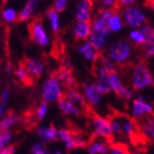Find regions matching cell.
Segmentation results:
<instances>
[{
	"mask_svg": "<svg viewBox=\"0 0 154 154\" xmlns=\"http://www.w3.org/2000/svg\"><path fill=\"white\" fill-rule=\"evenodd\" d=\"M106 55L114 63V65L126 64L131 58L133 46L124 39H118L108 45Z\"/></svg>",
	"mask_w": 154,
	"mask_h": 154,
	"instance_id": "cell-1",
	"label": "cell"
},
{
	"mask_svg": "<svg viewBox=\"0 0 154 154\" xmlns=\"http://www.w3.org/2000/svg\"><path fill=\"white\" fill-rule=\"evenodd\" d=\"M153 77L151 70L142 63L134 65L131 70V85L134 91H143L153 85Z\"/></svg>",
	"mask_w": 154,
	"mask_h": 154,
	"instance_id": "cell-2",
	"label": "cell"
},
{
	"mask_svg": "<svg viewBox=\"0 0 154 154\" xmlns=\"http://www.w3.org/2000/svg\"><path fill=\"white\" fill-rule=\"evenodd\" d=\"M121 16L124 25L131 29H138L141 26L146 25L148 21V15L146 11L139 5H133L127 8H123L121 11Z\"/></svg>",
	"mask_w": 154,
	"mask_h": 154,
	"instance_id": "cell-3",
	"label": "cell"
},
{
	"mask_svg": "<svg viewBox=\"0 0 154 154\" xmlns=\"http://www.w3.org/2000/svg\"><path fill=\"white\" fill-rule=\"evenodd\" d=\"M64 95V86L55 75L48 78L42 84L41 96L45 103H57Z\"/></svg>",
	"mask_w": 154,
	"mask_h": 154,
	"instance_id": "cell-4",
	"label": "cell"
},
{
	"mask_svg": "<svg viewBox=\"0 0 154 154\" xmlns=\"http://www.w3.org/2000/svg\"><path fill=\"white\" fill-rule=\"evenodd\" d=\"M90 127H91V131H92V135L96 139L107 140L110 137H112L110 120L105 118V116H93L91 119Z\"/></svg>",
	"mask_w": 154,
	"mask_h": 154,
	"instance_id": "cell-5",
	"label": "cell"
},
{
	"mask_svg": "<svg viewBox=\"0 0 154 154\" xmlns=\"http://www.w3.org/2000/svg\"><path fill=\"white\" fill-rule=\"evenodd\" d=\"M154 111V106L146 99L142 95H139L131 100V116L138 120H143L152 116Z\"/></svg>",
	"mask_w": 154,
	"mask_h": 154,
	"instance_id": "cell-6",
	"label": "cell"
},
{
	"mask_svg": "<svg viewBox=\"0 0 154 154\" xmlns=\"http://www.w3.org/2000/svg\"><path fill=\"white\" fill-rule=\"evenodd\" d=\"M109 84H110L111 92H114L116 95L121 96L126 100H133L135 98V91L133 88H128L125 86L122 81L121 77L116 71L109 72L108 75Z\"/></svg>",
	"mask_w": 154,
	"mask_h": 154,
	"instance_id": "cell-7",
	"label": "cell"
},
{
	"mask_svg": "<svg viewBox=\"0 0 154 154\" xmlns=\"http://www.w3.org/2000/svg\"><path fill=\"white\" fill-rule=\"evenodd\" d=\"M30 35L32 41L39 46L48 48L51 44V37L41 21H33L31 23Z\"/></svg>",
	"mask_w": 154,
	"mask_h": 154,
	"instance_id": "cell-8",
	"label": "cell"
},
{
	"mask_svg": "<svg viewBox=\"0 0 154 154\" xmlns=\"http://www.w3.org/2000/svg\"><path fill=\"white\" fill-rule=\"evenodd\" d=\"M75 17L77 22L91 23L93 20V3L88 0H80L75 3Z\"/></svg>",
	"mask_w": 154,
	"mask_h": 154,
	"instance_id": "cell-9",
	"label": "cell"
},
{
	"mask_svg": "<svg viewBox=\"0 0 154 154\" xmlns=\"http://www.w3.org/2000/svg\"><path fill=\"white\" fill-rule=\"evenodd\" d=\"M81 92H82V94H83L85 103H88L93 108H98V107H99L100 103H101L103 95L97 91V88H96L94 83H91V82L85 83V84L83 85Z\"/></svg>",
	"mask_w": 154,
	"mask_h": 154,
	"instance_id": "cell-10",
	"label": "cell"
},
{
	"mask_svg": "<svg viewBox=\"0 0 154 154\" xmlns=\"http://www.w3.org/2000/svg\"><path fill=\"white\" fill-rule=\"evenodd\" d=\"M110 37H111V32L109 30H103V31L92 30V33L88 37V41L99 53V52H103V50L108 48Z\"/></svg>",
	"mask_w": 154,
	"mask_h": 154,
	"instance_id": "cell-11",
	"label": "cell"
},
{
	"mask_svg": "<svg viewBox=\"0 0 154 154\" xmlns=\"http://www.w3.org/2000/svg\"><path fill=\"white\" fill-rule=\"evenodd\" d=\"M114 11L112 10H107V9H101L99 12L97 13V15L93 18L91 22L92 25V30L94 31H103L108 30V21L110 16L112 15V13Z\"/></svg>",
	"mask_w": 154,
	"mask_h": 154,
	"instance_id": "cell-12",
	"label": "cell"
},
{
	"mask_svg": "<svg viewBox=\"0 0 154 154\" xmlns=\"http://www.w3.org/2000/svg\"><path fill=\"white\" fill-rule=\"evenodd\" d=\"M77 51L84 60L88 63H95L99 58V53L92 46L88 41H82L78 45Z\"/></svg>",
	"mask_w": 154,
	"mask_h": 154,
	"instance_id": "cell-13",
	"label": "cell"
},
{
	"mask_svg": "<svg viewBox=\"0 0 154 154\" xmlns=\"http://www.w3.org/2000/svg\"><path fill=\"white\" fill-rule=\"evenodd\" d=\"M57 131L58 129L55 128V126L49 125V126H39L37 127L36 131L42 143H48V142H53L56 141L58 139L57 136Z\"/></svg>",
	"mask_w": 154,
	"mask_h": 154,
	"instance_id": "cell-14",
	"label": "cell"
},
{
	"mask_svg": "<svg viewBox=\"0 0 154 154\" xmlns=\"http://www.w3.org/2000/svg\"><path fill=\"white\" fill-rule=\"evenodd\" d=\"M91 33H92V25H91V23L77 22L72 27V35L77 40H80V41H88Z\"/></svg>",
	"mask_w": 154,
	"mask_h": 154,
	"instance_id": "cell-15",
	"label": "cell"
},
{
	"mask_svg": "<svg viewBox=\"0 0 154 154\" xmlns=\"http://www.w3.org/2000/svg\"><path fill=\"white\" fill-rule=\"evenodd\" d=\"M139 131L146 139L154 141V116H150L141 120Z\"/></svg>",
	"mask_w": 154,
	"mask_h": 154,
	"instance_id": "cell-16",
	"label": "cell"
},
{
	"mask_svg": "<svg viewBox=\"0 0 154 154\" xmlns=\"http://www.w3.org/2000/svg\"><path fill=\"white\" fill-rule=\"evenodd\" d=\"M25 68L27 69L29 75H31L32 77H41L43 75L44 70H45V67H44V64L39 60V59L36 58H28L25 62Z\"/></svg>",
	"mask_w": 154,
	"mask_h": 154,
	"instance_id": "cell-17",
	"label": "cell"
},
{
	"mask_svg": "<svg viewBox=\"0 0 154 154\" xmlns=\"http://www.w3.org/2000/svg\"><path fill=\"white\" fill-rule=\"evenodd\" d=\"M58 103V108L59 110L64 113L65 116H79L81 114V108L75 106L73 103H71L68 99H66L65 97L60 98V99L57 101Z\"/></svg>",
	"mask_w": 154,
	"mask_h": 154,
	"instance_id": "cell-18",
	"label": "cell"
},
{
	"mask_svg": "<svg viewBox=\"0 0 154 154\" xmlns=\"http://www.w3.org/2000/svg\"><path fill=\"white\" fill-rule=\"evenodd\" d=\"M57 79L59 80V82L62 83L64 88H73L75 85V80L73 77V73H72V70L66 69V68H62L59 69L57 75H55Z\"/></svg>",
	"mask_w": 154,
	"mask_h": 154,
	"instance_id": "cell-19",
	"label": "cell"
},
{
	"mask_svg": "<svg viewBox=\"0 0 154 154\" xmlns=\"http://www.w3.org/2000/svg\"><path fill=\"white\" fill-rule=\"evenodd\" d=\"M109 149V143L103 139H94L88 143V154H107Z\"/></svg>",
	"mask_w": 154,
	"mask_h": 154,
	"instance_id": "cell-20",
	"label": "cell"
},
{
	"mask_svg": "<svg viewBox=\"0 0 154 154\" xmlns=\"http://www.w3.org/2000/svg\"><path fill=\"white\" fill-rule=\"evenodd\" d=\"M64 97L66 99H68L71 103H73L75 106L81 108L83 106L86 105L85 103V99L83 97V94L81 91H79L78 88H69V90H67L66 93H65Z\"/></svg>",
	"mask_w": 154,
	"mask_h": 154,
	"instance_id": "cell-21",
	"label": "cell"
},
{
	"mask_svg": "<svg viewBox=\"0 0 154 154\" xmlns=\"http://www.w3.org/2000/svg\"><path fill=\"white\" fill-rule=\"evenodd\" d=\"M39 1L38 0H29L27 1V3L25 5L23 9L21 10V12L18 13V18L21 21H28L33 16V13L36 12V10L39 7Z\"/></svg>",
	"mask_w": 154,
	"mask_h": 154,
	"instance_id": "cell-22",
	"label": "cell"
},
{
	"mask_svg": "<svg viewBox=\"0 0 154 154\" xmlns=\"http://www.w3.org/2000/svg\"><path fill=\"white\" fill-rule=\"evenodd\" d=\"M108 30L111 33H119L120 31L123 30L124 28V23L123 20H122L121 14L119 12H114L112 13V15L110 16L108 21Z\"/></svg>",
	"mask_w": 154,
	"mask_h": 154,
	"instance_id": "cell-23",
	"label": "cell"
},
{
	"mask_svg": "<svg viewBox=\"0 0 154 154\" xmlns=\"http://www.w3.org/2000/svg\"><path fill=\"white\" fill-rule=\"evenodd\" d=\"M57 136L58 139L64 143L65 148L68 151L75 149V144H73V133L67 128H60L57 131Z\"/></svg>",
	"mask_w": 154,
	"mask_h": 154,
	"instance_id": "cell-24",
	"label": "cell"
},
{
	"mask_svg": "<svg viewBox=\"0 0 154 154\" xmlns=\"http://www.w3.org/2000/svg\"><path fill=\"white\" fill-rule=\"evenodd\" d=\"M20 121H21V118L18 116L14 113H9L5 116H3V119L0 121V131H10L11 127L20 123Z\"/></svg>",
	"mask_w": 154,
	"mask_h": 154,
	"instance_id": "cell-25",
	"label": "cell"
},
{
	"mask_svg": "<svg viewBox=\"0 0 154 154\" xmlns=\"http://www.w3.org/2000/svg\"><path fill=\"white\" fill-rule=\"evenodd\" d=\"M45 16L48 18L50 24V27H51L52 31L53 32H57L60 28V18H59V14L54 11L53 9H49V10L45 12Z\"/></svg>",
	"mask_w": 154,
	"mask_h": 154,
	"instance_id": "cell-26",
	"label": "cell"
},
{
	"mask_svg": "<svg viewBox=\"0 0 154 154\" xmlns=\"http://www.w3.org/2000/svg\"><path fill=\"white\" fill-rule=\"evenodd\" d=\"M125 118L124 116H114L110 120L111 133L114 137H121L123 135V124Z\"/></svg>",
	"mask_w": 154,
	"mask_h": 154,
	"instance_id": "cell-27",
	"label": "cell"
},
{
	"mask_svg": "<svg viewBox=\"0 0 154 154\" xmlns=\"http://www.w3.org/2000/svg\"><path fill=\"white\" fill-rule=\"evenodd\" d=\"M128 39L131 44H136V45H146V39H144L143 33L141 32L140 28L138 29H131L128 32Z\"/></svg>",
	"mask_w": 154,
	"mask_h": 154,
	"instance_id": "cell-28",
	"label": "cell"
},
{
	"mask_svg": "<svg viewBox=\"0 0 154 154\" xmlns=\"http://www.w3.org/2000/svg\"><path fill=\"white\" fill-rule=\"evenodd\" d=\"M140 30L143 33L144 39H146V44H152L154 43V27L149 24L141 26Z\"/></svg>",
	"mask_w": 154,
	"mask_h": 154,
	"instance_id": "cell-29",
	"label": "cell"
},
{
	"mask_svg": "<svg viewBox=\"0 0 154 154\" xmlns=\"http://www.w3.org/2000/svg\"><path fill=\"white\" fill-rule=\"evenodd\" d=\"M98 60H99V65H98V66L103 67V69L107 70L108 72L116 71V65H114V63H113L106 54L101 55V56L98 58Z\"/></svg>",
	"mask_w": 154,
	"mask_h": 154,
	"instance_id": "cell-30",
	"label": "cell"
},
{
	"mask_svg": "<svg viewBox=\"0 0 154 154\" xmlns=\"http://www.w3.org/2000/svg\"><path fill=\"white\" fill-rule=\"evenodd\" d=\"M13 138V133L11 131H0V152L9 146V143L11 142Z\"/></svg>",
	"mask_w": 154,
	"mask_h": 154,
	"instance_id": "cell-31",
	"label": "cell"
},
{
	"mask_svg": "<svg viewBox=\"0 0 154 154\" xmlns=\"http://www.w3.org/2000/svg\"><path fill=\"white\" fill-rule=\"evenodd\" d=\"M136 131V126L131 120L126 119L124 120V124H123V136L126 138H131L134 136V134Z\"/></svg>",
	"mask_w": 154,
	"mask_h": 154,
	"instance_id": "cell-32",
	"label": "cell"
},
{
	"mask_svg": "<svg viewBox=\"0 0 154 154\" xmlns=\"http://www.w3.org/2000/svg\"><path fill=\"white\" fill-rule=\"evenodd\" d=\"M9 98H10V91L5 90L1 93V97H0V121L5 116V109H7V103H8Z\"/></svg>",
	"mask_w": 154,
	"mask_h": 154,
	"instance_id": "cell-33",
	"label": "cell"
},
{
	"mask_svg": "<svg viewBox=\"0 0 154 154\" xmlns=\"http://www.w3.org/2000/svg\"><path fill=\"white\" fill-rule=\"evenodd\" d=\"M107 154H129V152L123 144L112 143V144H109V149Z\"/></svg>",
	"mask_w": 154,
	"mask_h": 154,
	"instance_id": "cell-34",
	"label": "cell"
},
{
	"mask_svg": "<svg viewBox=\"0 0 154 154\" xmlns=\"http://www.w3.org/2000/svg\"><path fill=\"white\" fill-rule=\"evenodd\" d=\"M14 73H15L16 78H17L20 81H22V82L26 83L29 81V73H28V71H27V69L25 68V66H23V65L18 66L15 69V71H14Z\"/></svg>",
	"mask_w": 154,
	"mask_h": 154,
	"instance_id": "cell-35",
	"label": "cell"
},
{
	"mask_svg": "<svg viewBox=\"0 0 154 154\" xmlns=\"http://www.w3.org/2000/svg\"><path fill=\"white\" fill-rule=\"evenodd\" d=\"M2 17L5 22H8V23H13V22L17 18V12L15 11V9L9 7V8H7V9L3 10Z\"/></svg>",
	"mask_w": 154,
	"mask_h": 154,
	"instance_id": "cell-36",
	"label": "cell"
},
{
	"mask_svg": "<svg viewBox=\"0 0 154 154\" xmlns=\"http://www.w3.org/2000/svg\"><path fill=\"white\" fill-rule=\"evenodd\" d=\"M48 112H49V103H45V101H42V103L39 105V107L37 108V111H36L37 118H38L39 121L43 120L46 116V114H48Z\"/></svg>",
	"mask_w": 154,
	"mask_h": 154,
	"instance_id": "cell-37",
	"label": "cell"
},
{
	"mask_svg": "<svg viewBox=\"0 0 154 154\" xmlns=\"http://www.w3.org/2000/svg\"><path fill=\"white\" fill-rule=\"evenodd\" d=\"M73 144H75V149L78 148H85L88 146V140L80 134L73 133Z\"/></svg>",
	"mask_w": 154,
	"mask_h": 154,
	"instance_id": "cell-38",
	"label": "cell"
},
{
	"mask_svg": "<svg viewBox=\"0 0 154 154\" xmlns=\"http://www.w3.org/2000/svg\"><path fill=\"white\" fill-rule=\"evenodd\" d=\"M68 5H69V1L68 0H55L54 3H53V10L56 11L57 13H62L68 8Z\"/></svg>",
	"mask_w": 154,
	"mask_h": 154,
	"instance_id": "cell-39",
	"label": "cell"
},
{
	"mask_svg": "<svg viewBox=\"0 0 154 154\" xmlns=\"http://www.w3.org/2000/svg\"><path fill=\"white\" fill-rule=\"evenodd\" d=\"M31 153L32 154H50L46 150L45 146L41 142H35L31 146Z\"/></svg>",
	"mask_w": 154,
	"mask_h": 154,
	"instance_id": "cell-40",
	"label": "cell"
},
{
	"mask_svg": "<svg viewBox=\"0 0 154 154\" xmlns=\"http://www.w3.org/2000/svg\"><path fill=\"white\" fill-rule=\"evenodd\" d=\"M99 5L101 9L113 11V9L118 7V1H116V0H101V1H99Z\"/></svg>",
	"mask_w": 154,
	"mask_h": 154,
	"instance_id": "cell-41",
	"label": "cell"
},
{
	"mask_svg": "<svg viewBox=\"0 0 154 154\" xmlns=\"http://www.w3.org/2000/svg\"><path fill=\"white\" fill-rule=\"evenodd\" d=\"M143 54L148 58H152L154 57V43L152 44H146L143 46Z\"/></svg>",
	"mask_w": 154,
	"mask_h": 154,
	"instance_id": "cell-42",
	"label": "cell"
},
{
	"mask_svg": "<svg viewBox=\"0 0 154 154\" xmlns=\"http://www.w3.org/2000/svg\"><path fill=\"white\" fill-rule=\"evenodd\" d=\"M136 5V1H135V0H120V1H118V5H121L122 9L131 7V5Z\"/></svg>",
	"mask_w": 154,
	"mask_h": 154,
	"instance_id": "cell-43",
	"label": "cell"
},
{
	"mask_svg": "<svg viewBox=\"0 0 154 154\" xmlns=\"http://www.w3.org/2000/svg\"><path fill=\"white\" fill-rule=\"evenodd\" d=\"M15 151H16L15 146H7L3 151L0 152V154H14Z\"/></svg>",
	"mask_w": 154,
	"mask_h": 154,
	"instance_id": "cell-44",
	"label": "cell"
},
{
	"mask_svg": "<svg viewBox=\"0 0 154 154\" xmlns=\"http://www.w3.org/2000/svg\"><path fill=\"white\" fill-rule=\"evenodd\" d=\"M63 68H66V69L72 70V63L70 59L68 58H64L63 60Z\"/></svg>",
	"mask_w": 154,
	"mask_h": 154,
	"instance_id": "cell-45",
	"label": "cell"
},
{
	"mask_svg": "<svg viewBox=\"0 0 154 154\" xmlns=\"http://www.w3.org/2000/svg\"><path fill=\"white\" fill-rule=\"evenodd\" d=\"M149 8L154 12V0H153V1H150V2H149Z\"/></svg>",
	"mask_w": 154,
	"mask_h": 154,
	"instance_id": "cell-46",
	"label": "cell"
},
{
	"mask_svg": "<svg viewBox=\"0 0 154 154\" xmlns=\"http://www.w3.org/2000/svg\"><path fill=\"white\" fill-rule=\"evenodd\" d=\"M7 72H8V73H12V72H13L12 66H8V67H7Z\"/></svg>",
	"mask_w": 154,
	"mask_h": 154,
	"instance_id": "cell-47",
	"label": "cell"
},
{
	"mask_svg": "<svg viewBox=\"0 0 154 154\" xmlns=\"http://www.w3.org/2000/svg\"><path fill=\"white\" fill-rule=\"evenodd\" d=\"M50 154H65V153L62 151H55V152H52V153H50Z\"/></svg>",
	"mask_w": 154,
	"mask_h": 154,
	"instance_id": "cell-48",
	"label": "cell"
},
{
	"mask_svg": "<svg viewBox=\"0 0 154 154\" xmlns=\"http://www.w3.org/2000/svg\"><path fill=\"white\" fill-rule=\"evenodd\" d=\"M153 85H154V77H153Z\"/></svg>",
	"mask_w": 154,
	"mask_h": 154,
	"instance_id": "cell-49",
	"label": "cell"
}]
</instances>
